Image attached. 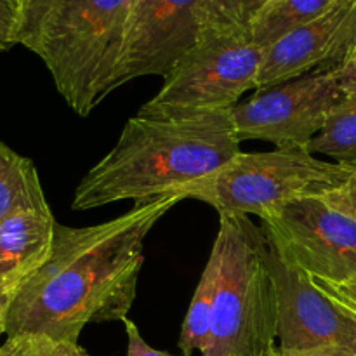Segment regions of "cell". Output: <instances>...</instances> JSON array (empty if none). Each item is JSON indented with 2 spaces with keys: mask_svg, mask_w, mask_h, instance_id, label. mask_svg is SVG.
<instances>
[{
  "mask_svg": "<svg viewBox=\"0 0 356 356\" xmlns=\"http://www.w3.org/2000/svg\"><path fill=\"white\" fill-rule=\"evenodd\" d=\"M0 356H90L79 343L54 339L45 334H21L7 337Z\"/></svg>",
  "mask_w": 356,
  "mask_h": 356,
  "instance_id": "ac0fdd59",
  "label": "cell"
},
{
  "mask_svg": "<svg viewBox=\"0 0 356 356\" xmlns=\"http://www.w3.org/2000/svg\"><path fill=\"white\" fill-rule=\"evenodd\" d=\"M16 2H17V3H19V6H21V7H23V3H24V2H26V0H16Z\"/></svg>",
  "mask_w": 356,
  "mask_h": 356,
  "instance_id": "4316f807",
  "label": "cell"
},
{
  "mask_svg": "<svg viewBox=\"0 0 356 356\" xmlns=\"http://www.w3.org/2000/svg\"><path fill=\"white\" fill-rule=\"evenodd\" d=\"M339 0H270L254 19L249 38L268 49L285 35L323 16Z\"/></svg>",
  "mask_w": 356,
  "mask_h": 356,
  "instance_id": "5bb4252c",
  "label": "cell"
},
{
  "mask_svg": "<svg viewBox=\"0 0 356 356\" xmlns=\"http://www.w3.org/2000/svg\"><path fill=\"white\" fill-rule=\"evenodd\" d=\"M344 96L332 72L309 73L256 90L232 110L235 134L240 143L264 141L275 148L306 149Z\"/></svg>",
  "mask_w": 356,
  "mask_h": 356,
  "instance_id": "ba28073f",
  "label": "cell"
},
{
  "mask_svg": "<svg viewBox=\"0 0 356 356\" xmlns=\"http://www.w3.org/2000/svg\"><path fill=\"white\" fill-rule=\"evenodd\" d=\"M325 198L334 207L356 219V165L351 176L337 190L327 193Z\"/></svg>",
  "mask_w": 356,
  "mask_h": 356,
  "instance_id": "ffe728a7",
  "label": "cell"
},
{
  "mask_svg": "<svg viewBox=\"0 0 356 356\" xmlns=\"http://www.w3.org/2000/svg\"><path fill=\"white\" fill-rule=\"evenodd\" d=\"M332 73L344 92L348 94L356 90V42L353 49H351V52L348 54V58L344 59L343 65H341L337 70H334Z\"/></svg>",
  "mask_w": 356,
  "mask_h": 356,
  "instance_id": "7402d4cb",
  "label": "cell"
},
{
  "mask_svg": "<svg viewBox=\"0 0 356 356\" xmlns=\"http://www.w3.org/2000/svg\"><path fill=\"white\" fill-rule=\"evenodd\" d=\"M219 270H221V259L219 254L212 249L181 327L177 346L184 356H191L197 350L202 353L211 339L214 301L219 287Z\"/></svg>",
  "mask_w": 356,
  "mask_h": 356,
  "instance_id": "9a60e30c",
  "label": "cell"
},
{
  "mask_svg": "<svg viewBox=\"0 0 356 356\" xmlns=\"http://www.w3.org/2000/svg\"><path fill=\"white\" fill-rule=\"evenodd\" d=\"M131 0H26L17 44L37 54L56 89L86 118L113 92Z\"/></svg>",
  "mask_w": 356,
  "mask_h": 356,
  "instance_id": "3957f363",
  "label": "cell"
},
{
  "mask_svg": "<svg viewBox=\"0 0 356 356\" xmlns=\"http://www.w3.org/2000/svg\"><path fill=\"white\" fill-rule=\"evenodd\" d=\"M200 0H131L113 89L139 76H165L200 38Z\"/></svg>",
  "mask_w": 356,
  "mask_h": 356,
  "instance_id": "30bf717a",
  "label": "cell"
},
{
  "mask_svg": "<svg viewBox=\"0 0 356 356\" xmlns=\"http://www.w3.org/2000/svg\"><path fill=\"white\" fill-rule=\"evenodd\" d=\"M306 152L327 155L339 163H356V90L348 92L330 110L325 125Z\"/></svg>",
  "mask_w": 356,
  "mask_h": 356,
  "instance_id": "2e32d148",
  "label": "cell"
},
{
  "mask_svg": "<svg viewBox=\"0 0 356 356\" xmlns=\"http://www.w3.org/2000/svg\"><path fill=\"white\" fill-rule=\"evenodd\" d=\"M356 42V0H339L312 23L264 49L256 90L339 68Z\"/></svg>",
  "mask_w": 356,
  "mask_h": 356,
  "instance_id": "8fae6325",
  "label": "cell"
},
{
  "mask_svg": "<svg viewBox=\"0 0 356 356\" xmlns=\"http://www.w3.org/2000/svg\"><path fill=\"white\" fill-rule=\"evenodd\" d=\"M183 195L134 204L86 228L56 225L51 257L17 289L6 336L45 334L79 343L89 323L122 322L138 296L145 240Z\"/></svg>",
  "mask_w": 356,
  "mask_h": 356,
  "instance_id": "6da1fadb",
  "label": "cell"
},
{
  "mask_svg": "<svg viewBox=\"0 0 356 356\" xmlns=\"http://www.w3.org/2000/svg\"><path fill=\"white\" fill-rule=\"evenodd\" d=\"M278 356H356V346H322L301 351H280Z\"/></svg>",
  "mask_w": 356,
  "mask_h": 356,
  "instance_id": "cb8c5ba5",
  "label": "cell"
},
{
  "mask_svg": "<svg viewBox=\"0 0 356 356\" xmlns=\"http://www.w3.org/2000/svg\"><path fill=\"white\" fill-rule=\"evenodd\" d=\"M127 332V356H174L165 353V351H159L155 348L149 346L145 339H143L141 332H139L138 325L131 322L129 318L122 320Z\"/></svg>",
  "mask_w": 356,
  "mask_h": 356,
  "instance_id": "44dd1931",
  "label": "cell"
},
{
  "mask_svg": "<svg viewBox=\"0 0 356 356\" xmlns=\"http://www.w3.org/2000/svg\"><path fill=\"white\" fill-rule=\"evenodd\" d=\"M21 6L16 0H0V54L17 44Z\"/></svg>",
  "mask_w": 356,
  "mask_h": 356,
  "instance_id": "d6986e66",
  "label": "cell"
},
{
  "mask_svg": "<svg viewBox=\"0 0 356 356\" xmlns=\"http://www.w3.org/2000/svg\"><path fill=\"white\" fill-rule=\"evenodd\" d=\"M264 356H278V348H277V346H275V348H271V350L268 351V353L264 355Z\"/></svg>",
  "mask_w": 356,
  "mask_h": 356,
  "instance_id": "484cf974",
  "label": "cell"
},
{
  "mask_svg": "<svg viewBox=\"0 0 356 356\" xmlns=\"http://www.w3.org/2000/svg\"><path fill=\"white\" fill-rule=\"evenodd\" d=\"M52 211H23L0 222V289H19L51 257Z\"/></svg>",
  "mask_w": 356,
  "mask_h": 356,
  "instance_id": "7c38bea8",
  "label": "cell"
},
{
  "mask_svg": "<svg viewBox=\"0 0 356 356\" xmlns=\"http://www.w3.org/2000/svg\"><path fill=\"white\" fill-rule=\"evenodd\" d=\"M266 235L247 216L219 218L212 249L219 287L211 339L202 356H264L278 337L277 292L264 259Z\"/></svg>",
  "mask_w": 356,
  "mask_h": 356,
  "instance_id": "277c9868",
  "label": "cell"
},
{
  "mask_svg": "<svg viewBox=\"0 0 356 356\" xmlns=\"http://www.w3.org/2000/svg\"><path fill=\"white\" fill-rule=\"evenodd\" d=\"M23 211H51L37 167L0 141V222Z\"/></svg>",
  "mask_w": 356,
  "mask_h": 356,
  "instance_id": "4fadbf2b",
  "label": "cell"
},
{
  "mask_svg": "<svg viewBox=\"0 0 356 356\" xmlns=\"http://www.w3.org/2000/svg\"><path fill=\"white\" fill-rule=\"evenodd\" d=\"M17 289L16 287H7L0 289V336L6 334V323H7V313H9L10 305H13V299L16 296Z\"/></svg>",
  "mask_w": 356,
  "mask_h": 356,
  "instance_id": "d4e9b609",
  "label": "cell"
},
{
  "mask_svg": "<svg viewBox=\"0 0 356 356\" xmlns=\"http://www.w3.org/2000/svg\"><path fill=\"white\" fill-rule=\"evenodd\" d=\"M263 56L264 49L250 38L202 35L138 117L165 120L232 111L247 90L256 89Z\"/></svg>",
  "mask_w": 356,
  "mask_h": 356,
  "instance_id": "8992f818",
  "label": "cell"
},
{
  "mask_svg": "<svg viewBox=\"0 0 356 356\" xmlns=\"http://www.w3.org/2000/svg\"><path fill=\"white\" fill-rule=\"evenodd\" d=\"M316 282H318V285L323 289V291L329 292V294L334 296L337 301L346 305L351 312L356 313V284L336 285V284H329V282H322V280H316Z\"/></svg>",
  "mask_w": 356,
  "mask_h": 356,
  "instance_id": "603a6c76",
  "label": "cell"
},
{
  "mask_svg": "<svg viewBox=\"0 0 356 356\" xmlns=\"http://www.w3.org/2000/svg\"><path fill=\"white\" fill-rule=\"evenodd\" d=\"M356 163L327 162L305 148L240 152L228 163L184 188L183 197L211 205L219 218H264L292 200L337 190Z\"/></svg>",
  "mask_w": 356,
  "mask_h": 356,
  "instance_id": "5b68a950",
  "label": "cell"
},
{
  "mask_svg": "<svg viewBox=\"0 0 356 356\" xmlns=\"http://www.w3.org/2000/svg\"><path fill=\"white\" fill-rule=\"evenodd\" d=\"M270 0H200L197 16L202 35L249 38L250 26Z\"/></svg>",
  "mask_w": 356,
  "mask_h": 356,
  "instance_id": "e0dca14e",
  "label": "cell"
},
{
  "mask_svg": "<svg viewBox=\"0 0 356 356\" xmlns=\"http://www.w3.org/2000/svg\"><path fill=\"white\" fill-rule=\"evenodd\" d=\"M261 228L285 259L316 280L356 284V219L325 195L282 205L261 218Z\"/></svg>",
  "mask_w": 356,
  "mask_h": 356,
  "instance_id": "52a82bcc",
  "label": "cell"
},
{
  "mask_svg": "<svg viewBox=\"0 0 356 356\" xmlns=\"http://www.w3.org/2000/svg\"><path fill=\"white\" fill-rule=\"evenodd\" d=\"M264 259L277 292L280 351L322 346H356V313L318 282L285 259L268 240Z\"/></svg>",
  "mask_w": 356,
  "mask_h": 356,
  "instance_id": "9c48e42d",
  "label": "cell"
},
{
  "mask_svg": "<svg viewBox=\"0 0 356 356\" xmlns=\"http://www.w3.org/2000/svg\"><path fill=\"white\" fill-rule=\"evenodd\" d=\"M240 153L232 111L186 118L132 117L113 148L82 177L73 211L172 195L211 176ZM186 200V198H184Z\"/></svg>",
  "mask_w": 356,
  "mask_h": 356,
  "instance_id": "7a4b0ae2",
  "label": "cell"
}]
</instances>
